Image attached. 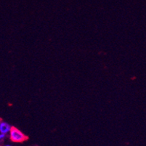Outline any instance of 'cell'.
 Here are the masks:
<instances>
[{"label": "cell", "mask_w": 146, "mask_h": 146, "mask_svg": "<svg viewBox=\"0 0 146 146\" xmlns=\"http://www.w3.org/2000/svg\"><path fill=\"white\" fill-rule=\"evenodd\" d=\"M10 137L11 141L14 143H23L28 140V137L16 127H12L10 132Z\"/></svg>", "instance_id": "obj_1"}, {"label": "cell", "mask_w": 146, "mask_h": 146, "mask_svg": "<svg viewBox=\"0 0 146 146\" xmlns=\"http://www.w3.org/2000/svg\"><path fill=\"white\" fill-rule=\"evenodd\" d=\"M11 129L12 127L8 123H7V122L1 120V122H0V132H1V133H3L6 135L8 132H10Z\"/></svg>", "instance_id": "obj_2"}, {"label": "cell", "mask_w": 146, "mask_h": 146, "mask_svg": "<svg viewBox=\"0 0 146 146\" xmlns=\"http://www.w3.org/2000/svg\"><path fill=\"white\" fill-rule=\"evenodd\" d=\"M5 136H6V135H5V134H3V133L0 134V140H3L4 138L5 137Z\"/></svg>", "instance_id": "obj_3"}, {"label": "cell", "mask_w": 146, "mask_h": 146, "mask_svg": "<svg viewBox=\"0 0 146 146\" xmlns=\"http://www.w3.org/2000/svg\"><path fill=\"white\" fill-rule=\"evenodd\" d=\"M5 146H12V145H5Z\"/></svg>", "instance_id": "obj_4"}]
</instances>
